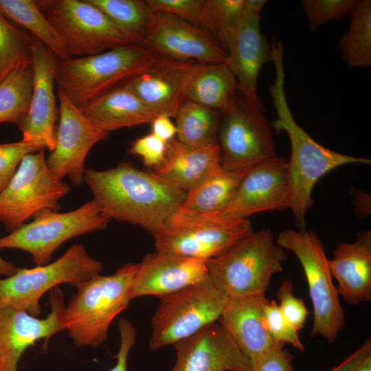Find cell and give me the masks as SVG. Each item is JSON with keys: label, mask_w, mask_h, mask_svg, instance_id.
Returning a JSON list of instances; mask_svg holds the SVG:
<instances>
[{"label": "cell", "mask_w": 371, "mask_h": 371, "mask_svg": "<svg viewBox=\"0 0 371 371\" xmlns=\"http://www.w3.org/2000/svg\"><path fill=\"white\" fill-rule=\"evenodd\" d=\"M84 181L111 219L138 225L154 234L182 207L186 192L128 164L106 170L85 169Z\"/></svg>", "instance_id": "1"}, {"label": "cell", "mask_w": 371, "mask_h": 371, "mask_svg": "<svg viewBox=\"0 0 371 371\" xmlns=\"http://www.w3.org/2000/svg\"><path fill=\"white\" fill-rule=\"evenodd\" d=\"M275 78L269 93L276 112L271 124L278 133H287L291 144L288 161L289 208L298 229H306L305 215L313 205L312 191L317 181L329 171L346 164H370V160L332 150L314 140L295 120L289 109L285 90L284 66L275 65Z\"/></svg>", "instance_id": "2"}, {"label": "cell", "mask_w": 371, "mask_h": 371, "mask_svg": "<svg viewBox=\"0 0 371 371\" xmlns=\"http://www.w3.org/2000/svg\"><path fill=\"white\" fill-rule=\"evenodd\" d=\"M160 56L144 45L128 44L95 55L58 60L55 83L81 108L143 72Z\"/></svg>", "instance_id": "3"}, {"label": "cell", "mask_w": 371, "mask_h": 371, "mask_svg": "<svg viewBox=\"0 0 371 371\" xmlns=\"http://www.w3.org/2000/svg\"><path fill=\"white\" fill-rule=\"evenodd\" d=\"M139 263H127L115 273L97 275L76 286L65 310V328L77 346L104 344L113 320L131 302L130 289Z\"/></svg>", "instance_id": "4"}, {"label": "cell", "mask_w": 371, "mask_h": 371, "mask_svg": "<svg viewBox=\"0 0 371 371\" xmlns=\"http://www.w3.org/2000/svg\"><path fill=\"white\" fill-rule=\"evenodd\" d=\"M286 258L271 229H262L207 260V274L228 298L265 295L272 277L282 271Z\"/></svg>", "instance_id": "5"}, {"label": "cell", "mask_w": 371, "mask_h": 371, "mask_svg": "<svg viewBox=\"0 0 371 371\" xmlns=\"http://www.w3.org/2000/svg\"><path fill=\"white\" fill-rule=\"evenodd\" d=\"M276 243L293 251L304 270L313 309L311 335L335 341L346 324L345 315L322 240L312 230L286 229Z\"/></svg>", "instance_id": "6"}, {"label": "cell", "mask_w": 371, "mask_h": 371, "mask_svg": "<svg viewBox=\"0 0 371 371\" xmlns=\"http://www.w3.org/2000/svg\"><path fill=\"white\" fill-rule=\"evenodd\" d=\"M289 208L288 161L276 156L248 170L234 195L221 210L210 213L180 209L173 217L192 223H225L255 214Z\"/></svg>", "instance_id": "7"}, {"label": "cell", "mask_w": 371, "mask_h": 371, "mask_svg": "<svg viewBox=\"0 0 371 371\" xmlns=\"http://www.w3.org/2000/svg\"><path fill=\"white\" fill-rule=\"evenodd\" d=\"M102 270V262L91 258L82 245H73L51 263L19 268L14 275L0 278V305L36 317L41 313L39 300L47 291L63 283L76 287Z\"/></svg>", "instance_id": "8"}, {"label": "cell", "mask_w": 371, "mask_h": 371, "mask_svg": "<svg viewBox=\"0 0 371 371\" xmlns=\"http://www.w3.org/2000/svg\"><path fill=\"white\" fill-rule=\"evenodd\" d=\"M160 299L151 319L153 351L174 345L218 321L229 298L207 274L199 282Z\"/></svg>", "instance_id": "9"}, {"label": "cell", "mask_w": 371, "mask_h": 371, "mask_svg": "<svg viewBox=\"0 0 371 371\" xmlns=\"http://www.w3.org/2000/svg\"><path fill=\"white\" fill-rule=\"evenodd\" d=\"M222 113L218 143L223 169H249L277 156L273 128L264 107L237 89Z\"/></svg>", "instance_id": "10"}, {"label": "cell", "mask_w": 371, "mask_h": 371, "mask_svg": "<svg viewBox=\"0 0 371 371\" xmlns=\"http://www.w3.org/2000/svg\"><path fill=\"white\" fill-rule=\"evenodd\" d=\"M110 221L93 199L71 212L43 210L31 222L0 238V249L27 251L37 266L45 265L49 263L53 254L63 243L103 229Z\"/></svg>", "instance_id": "11"}, {"label": "cell", "mask_w": 371, "mask_h": 371, "mask_svg": "<svg viewBox=\"0 0 371 371\" xmlns=\"http://www.w3.org/2000/svg\"><path fill=\"white\" fill-rule=\"evenodd\" d=\"M35 1L72 57L95 55L133 44L105 13L89 0Z\"/></svg>", "instance_id": "12"}, {"label": "cell", "mask_w": 371, "mask_h": 371, "mask_svg": "<svg viewBox=\"0 0 371 371\" xmlns=\"http://www.w3.org/2000/svg\"><path fill=\"white\" fill-rule=\"evenodd\" d=\"M69 190L49 170L45 148L28 154L0 192V223L11 233L43 210L58 211L60 199Z\"/></svg>", "instance_id": "13"}, {"label": "cell", "mask_w": 371, "mask_h": 371, "mask_svg": "<svg viewBox=\"0 0 371 371\" xmlns=\"http://www.w3.org/2000/svg\"><path fill=\"white\" fill-rule=\"evenodd\" d=\"M57 96L60 122L56 146L47 159V164L60 180L68 177L73 184L80 186L84 181L88 153L95 144L106 139L109 133L94 126L58 87Z\"/></svg>", "instance_id": "14"}, {"label": "cell", "mask_w": 371, "mask_h": 371, "mask_svg": "<svg viewBox=\"0 0 371 371\" xmlns=\"http://www.w3.org/2000/svg\"><path fill=\"white\" fill-rule=\"evenodd\" d=\"M253 232L249 219L210 223L172 218L153 236L156 251L208 260L223 254Z\"/></svg>", "instance_id": "15"}, {"label": "cell", "mask_w": 371, "mask_h": 371, "mask_svg": "<svg viewBox=\"0 0 371 371\" xmlns=\"http://www.w3.org/2000/svg\"><path fill=\"white\" fill-rule=\"evenodd\" d=\"M267 2L245 0L225 62L236 79L238 91L262 107L264 105L258 93V76L262 66L272 61L271 45L262 34L260 25V14Z\"/></svg>", "instance_id": "16"}, {"label": "cell", "mask_w": 371, "mask_h": 371, "mask_svg": "<svg viewBox=\"0 0 371 371\" xmlns=\"http://www.w3.org/2000/svg\"><path fill=\"white\" fill-rule=\"evenodd\" d=\"M51 311L39 319L25 311L0 305V371H17L25 350L41 339L45 346L55 334L65 330V302L56 286L49 296Z\"/></svg>", "instance_id": "17"}, {"label": "cell", "mask_w": 371, "mask_h": 371, "mask_svg": "<svg viewBox=\"0 0 371 371\" xmlns=\"http://www.w3.org/2000/svg\"><path fill=\"white\" fill-rule=\"evenodd\" d=\"M32 59L34 82L30 105L26 116L18 126L22 133V141L40 145L52 152L56 146L55 124L59 114L54 91L58 59L34 36Z\"/></svg>", "instance_id": "18"}, {"label": "cell", "mask_w": 371, "mask_h": 371, "mask_svg": "<svg viewBox=\"0 0 371 371\" xmlns=\"http://www.w3.org/2000/svg\"><path fill=\"white\" fill-rule=\"evenodd\" d=\"M203 64L160 56L150 67L123 85L157 115L175 117L187 88Z\"/></svg>", "instance_id": "19"}, {"label": "cell", "mask_w": 371, "mask_h": 371, "mask_svg": "<svg viewBox=\"0 0 371 371\" xmlns=\"http://www.w3.org/2000/svg\"><path fill=\"white\" fill-rule=\"evenodd\" d=\"M173 346L177 359L170 371H251V361L218 321Z\"/></svg>", "instance_id": "20"}, {"label": "cell", "mask_w": 371, "mask_h": 371, "mask_svg": "<svg viewBox=\"0 0 371 371\" xmlns=\"http://www.w3.org/2000/svg\"><path fill=\"white\" fill-rule=\"evenodd\" d=\"M207 273V260L156 251L139 263L129 297L131 301L145 295L161 298L199 282Z\"/></svg>", "instance_id": "21"}, {"label": "cell", "mask_w": 371, "mask_h": 371, "mask_svg": "<svg viewBox=\"0 0 371 371\" xmlns=\"http://www.w3.org/2000/svg\"><path fill=\"white\" fill-rule=\"evenodd\" d=\"M143 45L163 57L202 64L227 59L225 51L205 31L169 14L157 13L155 27Z\"/></svg>", "instance_id": "22"}, {"label": "cell", "mask_w": 371, "mask_h": 371, "mask_svg": "<svg viewBox=\"0 0 371 371\" xmlns=\"http://www.w3.org/2000/svg\"><path fill=\"white\" fill-rule=\"evenodd\" d=\"M268 300L265 295L229 298L218 320L251 364L278 344L264 324Z\"/></svg>", "instance_id": "23"}, {"label": "cell", "mask_w": 371, "mask_h": 371, "mask_svg": "<svg viewBox=\"0 0 371 371\" xmlns=\"http://www.w3.org/2000/svg\"><path fill=\"white\" fill-rule=\"evenodd\" d=\"M332 277L343 300L357 305L371 300V232L364 229L353 243H341L328 260Z\"/></svg>", "instance_id": "24"}, {"label": "cell", "mask_w": 371, "mask_h": 371, "mask_svg": "<svg viewBox=\"0 0 371 371\" xmlns=\"http://www.w3.org/2000/svg\"><path fill=\"white\" fill-rule=\"evenodd\" d=\"M221 166L218 142L194 146L172 139L167 144L166 157L155 174L172 186L188 192Z\"/></svg>", "instance_id": "25"}, {"label": "cell", "mask_w": 371, "mask_h": 371, "mask_svg": "<svg viewBox=\"0 0 371 371\" xmlns=\"http://www.w3.org/2000/svg\"><path fill=\"white\" fill-rule=\"evenodd\" d=\"M79 109L94 126L107 133L151 124L159 115L124 85Z\"/></svg>", "instance_id": "26"}, {"label": "cell", "mask_w": 371, "mask_h": 371, "mask_svg": "<svg viewBox=\"0 0 371 371\" xmlns=\"http://www.w3.org/2000/svg\"><path fill=\"white\" fill-rule=\"evenodd\" d=\"M236 90V79L225 63L203 64L187 88L186 100L223 112Z\"/></svg>", "instance_id": "27"}, {"label": "cell", "mask_w": 371, "mask_h": 371, "mask_svg": "<svg viewBox=\"0 0 371 371\" xmlns=\"http://www.w3.org/2000/svg\"><path fill=\"white\" fill-rule=\"evenodd\" d=\"M249 169L229 171L218 168L186 192L181 209L196 213L221 210L231 199Z\"/></svg>", "instance_id": "28"}, {"label": "cell", "mask_w": 371, "mask_h": 371, "mask_svg": "<svg viewBox=\"0 0 371 371\" xmlns=\"http://www.w3.org/2000/svg\"><path fill=\"white\" fill-rule=\"evenodd\" d=\"M128 37L133 44L143 45L154 30L157 13L141 0H89Z\"/></svg>", "instance_id": "29"}, {"label": "cell", "mask_w": 371, "mask_h": 371, "mask_svg": "<svg viewBox=\"0 0 371 371\" xmlns=\"http://www.w3.org/2000/svg\"><path fill=\"white\" fill-rule=\"evenodd\" d=\"M0 12L17 26L23 27L51 49L58 60L72 56L54 27L32 0H0Z\"/></svg>", "instance_id": "30"}, {"label": "cell", "mask_w": 371, "mask_h": 371, "mask_svg": "<svg viewBox=\"0 0 371 371\" xmlns=\"http://www.w3.org/2000/svg\"><path fill=\"white\" fill-rule=\"evenodd\" d=\"M339 47L344 63L353 68L371 65V1L358 0L350 14L348 30Z\"/></svg>", "instance_id": "31"}, {"label": "cell", "mask_w": 371, "mask_h": 371, "mask_svg": "<svg viewBox=\"0 0 371 371\" xmlns=\"http://www.w3.org/2000/svg\"><path fill=\"white\" fill-rule=\"evenodd\" d=\"M32 59L20 63L0 82V123L19 124L26 116L32 94Z\"/></svg>", "instance_id": "32"}, {"label": "cell", "mask_w": 371, "mask_h": 371, "mask_svg": "<svg viewBox=\"0 0 371 371\" xmlns=\"http://www.w3.org/2000/svg\"><path fill=\"white\" fill-rule=\"evenodd\" d=\"M177 140L194 146L216 143L219 127L218 111L186 100L175 116Z\"/></svg>", "instance_id": "33"}, {"label": "cell", "mask_w": 371, "mask_h": 371, "mask_svg": "<svg viewBox=\"0 0 371 371\" xmlns=\"http://www.w3.org/2000/svg\"><path fill=\"white\" fill-rule=\"evenodd\" d=\"M245 4V0H203L201 28L214 38L226 54Z\"/></svg>", "instance_id": "34"}, {"label": "cell", "mask_w": 371, "mask_h": 371, "mask_svg": "<svg viewBox=\"0 0 371 371\" xmlns=\"http://www.w3.org/2000/svg\"><path fill=\"white\" fill-rule=\"evenodd\" d=\"M32 38L0 12V82L20 63L32 60Z\"/></svg>", "instance_id": "35"}, {"label": "cell", "mask_w": 371, "mask_h": 371, "mask_svg": "<svg viewBox=\"0 0 371 371\" xmlns=\"http://www.w3.org/2000/svg\"><path fill=\"white\" fill-rule=\"evenodd\" d=\"M357 0H302V8L309 29L315 32L322 25L350 15Z\"/></svg>", "instance_id": "36"}, {"label": "cell", "mask_w": 371, "mask_h": 371, "mask_svg": "<svg viewBox=\"0 0 371 371\" xmlns=\"http://www.w3.org/2000/svg\"><path fill=\"white\" fill-rule=\"evenodd\" d=\"M263 320L267 332L276 343L290 344L300 351L304 350L298 331L286 319L276 301L268 300L265 304Z\"/></svg>", "instance_id": "37"}, {"label": "cell", "mask_w": 371, "mask_h": 371, "mask_svg": "<svg viewBox=\"0 0 371 371\" xmlns=\"http://www.w3.org/2000/svg\"><path fill=\"white\" fill-rule=\"evenodd\" d=\"M43 146L25 142L0 144V192L7 186L14 176L23 158L31 153H36Z\"/></svg>", "instance_id": "38"}, {"label": "cell", "mask_w": 371, "mask_h": 371, "mask_svg": "<svg viewBox=\"0 0 371 371\" xmlns=\"http://www.w3.org/2000/svg\"><path fill=\"white\" fill-rule=\"evenodd\" d=\"M277 297L279 308L286 319L297 331L304 328L308 311L303 300L293 294V283L290 279L282 282Z\"/></svg>", "instance_id": "39"}, {"label": "cell", "mask_w": 371, "mask_h": 371, "mask_svg": "<svg viewBox=\"0 0 371 371\" xmlns=\"http://www.w3.org/2000/svg\"><path fill=\"white\" fill-rule=\"evenodd\" d=\"M145 1L155 12L175 16L201 28L203 0H146Z\"/></svg>", "instance_id": "40"}, {"label": "cell", "mask_w": 371, "mask_h": 371, "mask_svg": "<svg viewBox=\"0 0 371 371\" xmlns=\"http://www.w3.org/2000/svg\"><path fill=\"white\" fill-rule=\"evenodd\" d=\"M129 151L141 157L145 166L158 168L166 160L167 143L151 133L132 142Z\"/></svg>", "instance_id": "41"}, {"label": "cell", "mask_w": 371, "mask_h": 371, "mask_svg": "<svg viewBox=\"0 0 371 371\" xmlns=\"http://www.w3.org/2000/svg\"><path fill=\"white\" fill-rule=\"evenodd\" d=\"M293 357L278 344L252 363L251 371H295Z\"/></svg>", "instance_id": "42"}, {"label": "cell", "mask_w": 371, "mask_h": 371, "mask_svg": "<svg viewBox=\"0 0 371 371\" xmlns=\"http://www.w3.org/2000/svg\"><path fill=\"white\" fill-rule=\"evenodd\" d=\"M118 329L120 344L115 356L117 362L109 371H127L128 356L135 343L136 329L128 319H120L118 322Z\"/></svg>", "instance_id": "43"}, {"label": "cell", "mask_w": 371, "mask_h": 371, "mask_svg": "<svg viewBox=\"0 0 371 371\" xmlns=\"http://www.w3.org/2000/svg\"><path fill=\"white\" fill-rule=\"evenodd\" d=\"M371 352V341L368 339L359 348L328 371H356L363 359Z\"/></svg>", "instance_id": "44"}, {"label": "cell", "mask_w": 371, "mask_h": 371, "mask_svg": "<svg viewBox=\"0 0 371 371\" xmlns=\"http://www.w3.org/2000/svg\"><path fill=\"white\" fill-rule=\"evenodd\" d=\"M151 124L152 133L167 144L177 135L176 126L166 115H157Z\"/></svg>", "instance_id": "45"}, {"label": "cell", "mask_w": 371, "mask_h": 371, "mask_svg": "<svg viewBox=\"0 0 371 371\" xmlns=\"http://www.w3.org/2000/svg\"><path fill=\"white\" fill-rule=\"evenodd\" d=\"M355 212L359 217H366L370 214V195L367 192L355 190L352 191Z\"/></svg>", "instance_id": "46"}, {"label": "cell", "mask_w": 371, "mask_h": 371, "mask_svg": "<svg viewBox=\"0 0 371 371\" xmlns=\"http://www.w3.org/2000/svg\"><path fill=\"white\" fill-rule=\"evenodd\" d=\"M18 269L13 263L0 257V276H11L17 271Z\"/></svg>", "instance_id": "47"}, {"label": "cell", "mask_w": 371, "mask_h": 371, "mask_svg": "<svg viewBox=\"0 0 371 371\" xmlns=\"http://www.w3.org/2000/svg\"><path fill=\"white\" fill-rule=\"evenodd\" d=\"M356 371H371V352L363 359Z\"/></svg>", "instance_id": "48"}]
</instances>
